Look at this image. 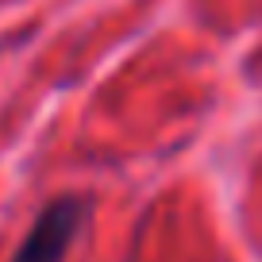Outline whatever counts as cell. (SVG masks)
<instances>
[{
    "instance_id": "obj_1",
    "label": "cell",
    "mask_w": 262,
    "mask_h": 262,
    "mask_svg": "<svg viewBox=\"0 0 262 262\" xmlns=\"http://www.w3.org/2000/svg\"><path fill=\"white\" fill-rule=\"evenodd\" d=\"M81 224H85V201L81 196H58V201H50L35 216V224L27 228V235L16 247L12 262H66Z\"/></svg>"
}]
</instances>
